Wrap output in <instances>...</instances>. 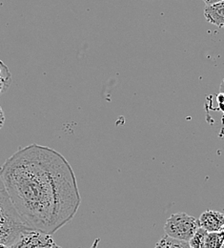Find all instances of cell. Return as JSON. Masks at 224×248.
I'll list each match as a JSON object with an SVG mask.
<instances>
[{
  "label": "cell",
  "mask_w": 224,
  "mask_h": 248,
  "mask_svg": "<svg viewBox=\"0 0 224 248\" xmlns=\"http://www.w3.org/2000/svg\"><path fill=\"white\" fill-rule=\"evenodd\" d=\"M0 176L17 213L32 230L55 234L78 211L76 177L55 149L38 144L20 148L5 160Z\"/></svg>",
  "instance_id": "obj_1"
},
{
  "label": "cell",
  "mask_w": 224,
  "mask_h": 248,
  "mask_svg": "<svg viewBox=\"0 0 224 248\" xmlns=\"http://www.w3.org/2000/svg\"><path fill=\"white\" fill-rule=\"evenodd\" d=\"M32 229L21 219L0 176V248H12Z\"/></svg>",
  "instance_id": "obj_2"
},
{
  "label": "cell",
  "mask_w": 224,
  "mask_h": 248,
  "mask_svg": "<svg viewBox=\"0 0 224 248\" xmlns=\"http://www.w3.org/2000/svg\"><path fill=\"white\" fill-rule=\"evenodd\" d=\"M199 227V219L186 213H176L165 221L164 231L171 238L189 243Z\"/></svg>",
  "instance_id": "obj_3"
},
{
  "label": "cell",
  "mask_w": 224,
  "mask_h": 248,
  "mask_svg": "<svg viewBox=\"0 0 224 248\" xmlns=\"http://www.w3.org/2000/svg\"><path fill=\"white\" fill-rule=\"evenodd\" d=\"M54 245L51 235L32 230L24 234L12 248H51Z\"/></svg>",
  "instance_id": "obj_4"
},
{
  "label": "cell",
  "mask_w": 224,
  "mask_h": 248,
  "mask_svg": "<svg viewBox=\"0 0 224 248\" xmlns=\"http://www.w3.org/2000/svg\"><path fill=\"white\" fill-rule=\"evenodd\" d=\"M199 224L209 233L220 232L224 225V214L219 211L206 210L199 217Z\"/></svg>",
  "instance_id": "obj_5"
},
{
  "label": "cell",
  "mask_w": 224,
  "mask_h": 248,
  "mask_svg": "<svg viewBox=\"0 0 224 248\" xmlns=\"http://www.w3.org/2000/svg\"><path fill=\"white\" fill-rule=\"evenodd\" d=\"M203 14L207 22L219 28H224V1L206 5Z\"/></svg>",
  "instance_id": "obj_6"
},
{
  "label": "cell",
  "mask_w": 224,
  "mask_h": 248,
  "mask_svg": "<svg viewBox=\"0 0 224 248\" xmlns=\"http://www.w3.org/2000/svg\"><path fill=\"white\" fill-rule=\"evenodd\" d=\"M155 248H191L189 243L179 241L169 236H165L160 239V242L156 245Z\"/></svg>",
  "instance_id": "obj_7"
},
{
  "label": "cell",
  "mask_w": 224,
  "mask_h": 248,
  "mask_svg": "<svg viewBox=\"0 0 224 248\" xmlns=\"http://www.w3.org/2000/svg\"><path fill=\"white\" fill-rule=\"evenodd\" d=\"M12 82V75L9 68L0 60V94L5 93Z\"/></svg>",
  "instance_id": "obj_8"
},
{
  "label": "cell",
  "mask_w": 224,
  "mask_h": 248,
  "mask_svg": "<svg viewBox=\"0 0 224 248\" xmlns=\"http://www.w3.org/2000/svg\"><path fill=\"white\" fill-rule=\"evenodd\" d=\"M208 231H206L201 226L196 230L192 239L189 241V245L191 248H204L205 247V241L208 235Z\"/></svg>",
  "instance_id": "obj_9"
},
{
  "label": "cell",
  "mask_w": 224,
  "mask_h": 248,
  "mask_svg": "<svg viewBox=\"0 0 224 248\" xmlns=\"http://www.w3.org/2000/svg\"><path fill=\"white\" fill-rule=\"evenodd\" d=\"M224 241L221 232L208 233L204 248H223Z\"/></svg>",
  "instance_id": "obj_10"
},
{
  "label": "cell",
  "mask_w": 224,
  "mask_h": 248,
  "mask_svg": "<svg viewBox=\"0 0 224 248\" xmlns=\"http://www.w3.org/2000/svg\"><path fill=\"white\" fill-rule=\"evenodd\" d=\"M217 101L219 109L224 114V93H220L217 95Z\"/></svg>",
  "instance_id": "obj_11"
},
{
  "label": "cell",
  "mask_w": 224,
  "mask_h": 248,
  "mask_svg": "<svg viewBox=\"0 0 224 248\" xmlns=\"http://www.w3.org/2000/svg\"><path fill=\"white\" fill-rule=\"evenodd\" d=\"M4 124H5V115H4L2 107L0 106V130L4 126Z\"/></svg>",
  "instance_id": "obj_12"
},
{
  "label": "cell",
  "mask_w": 224,
  "mask_h": 248,
  "mask_svg": "<svg viewBox=\"0 0 224 248\" xmlns=\"http://www.w3.org/2000/svg\"><path fill=\"white\" fill-rule=\"evenodd\" d=\"M203 1L206 5H213V4H216L219 2H223L224 0H203Z\"/></svg>",
  "instance_id": "obj_13"
},
{
  "label": "cell",
  "mask_w": 224,
  "mask_h": 248,
  "mask_svg": "<svg viewBox=\"0 0 224 248\" xmlns=\"http://www.w3.org/2000/svg\"><path fill=\"white\" fill-rule=\"evenodd\" d=\"M220 90H221V93H224V80H223V82H222V84H221Z\"/></svg>",
  "instance_id": "obj_14"
},
{
  "label": "cell",
  "mask_w": 224,
  "mask_h": 248,
  "mask_svg": "<svg viewBox=\"0 0 224 248\" xmlns=\"http://www.w3.org/2000/svg\"><path fill=\"white\" fill-rule=\"evenodd\" d=\"M220 232H221V234H222V236H223V238H224V225L223 226V228L221 229V231H220Z\"/></svg>",
  "instance_id": "obj_15"
},
{
  "label": "cell",
  "mask_w": 224,
  "mask_h": 248,
  "mask_svg": "<svg viewBox=\"0 0 224 248\" xmlns=\"http://www.w3.org/2000/svg\"><path fill=\"white\" fill-rule=\"evenodd\" d=\"M98 242H99V240H96V242L94 243V245H93V247L91 248H96V246H97V244H98Z\"/></svg>",
  "instance_id": "obj_16"
},
{
  "label": "cell",
  "mask_w": 224,
  "mask_h": 248,
  "mask_svg": "<svg viewBox=\"0 0 224 248\" xmlns=\"http://www.w3.org/2000/svg\"><path fill=\"white\" fill-rule=\"evenodd\" d=\"M60 248V247H59V246H58V245H56V244H55V245H54V246H53V247H52V248Z\"/></svg>",
  "instance_id": "obj_17"
},
{
  "label": "cell",
  "mask_w": 224,
  "mask_h": 248,
  "mask_svg": "<svg viewBox=\"0 0 224 248\" xmlns=\"http://www.w3.org/2000/svg\"><path fill=\"white\" fill-rule=\"evenodd\" d=\"M223 248H224V247H223Z\"/></svg>",
  "instance_id": "obj_18"
}]
</instances>
